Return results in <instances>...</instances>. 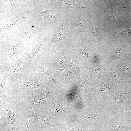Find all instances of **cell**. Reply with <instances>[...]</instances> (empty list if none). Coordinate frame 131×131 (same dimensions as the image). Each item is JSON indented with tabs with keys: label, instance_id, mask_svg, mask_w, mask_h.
Here are the masks:
<instances>
[{
	"label": "cell",
	"instance_id": "20",
	"mask_svg": "<svg viewBox=\"0 0 131 131\" xmlns=\"http://www.w3.org/2000/svg\"><path fill=\"white\" fill-rule=\"evenodd\" d=\"M68 50L66 55L59 59L57 64L59 68V67L60 70L63 72H65L68 67V64L66 58V56Z\"/></svg>",
	"mask_w": 131,
	"mask_h": 131
},
{
	"label": "cell",
	"instance_id": "14",
	"mask_svg": "<svg viewBox=\"0 0 131 131\" xmlns=\"http://www.w3.org/2000/svg\"><path fill=\"white\" fill-rule=\"evenodd\" d=\"M125 123L114 103L110 118L101 131H123Z\"/></svg>",
	"mask_w": 131,
	"mask_h": 131
},
{
	"label": "cell",
	"instance_id": "19",
	"mask_svg": "<svg viewBox=\"0 0 131 131\" xmlns=\"http://www.w3.org/2000/svg\"><path fill=\"white\" fill-rule=\"evenodd\" d=\"M0 130H3L8 124L6 113L3 108L0 106Z\"/></svg>",
	"mask_w": 131,
	"mask_h": 131
},
{
	"label": "cell",
	"instance_id": "23",
	"mask_svg": "<svg viewBox=\"0 0 131 131\" xmlns=\"http://www.w3.org/2000/svg\"><path fill=\"white\" fill-rule=\"evenodd\" d=\"M74 26L75 30L77 32H81L82 29V24L79 19L77 18L75 19Z\"/></svg>",
	"mask_w": 131,
	"mask_h": 131
},
{
	"label": "cell",
	"instance_id": "24",
	"mask_svg": "<svg viewBox=\"0 0 131 131\" xmlns=\"http://www.w3.org/2000/svg\"><path fill=\"white\" fill-rule=\"evenodd\" d=\"M125 55L124 51L122 49H119L117 51L114 55V61L117 59H121Z\"/></svg>",
	"mask_w": 131,
	"mask_h": 131
},
{
	"label": "cell",
	"instance_id": "27",
	"mask_svg": "<svg viewBox=\"0 0 131 131\" xmlns=\"http://www.w3.org/2000/svg\"><path fill=\"white\" fill-rule=\"evenodd\" d=\"M123 71L124 74L126 76H131V72L128 68H124Z\"/></svg>",
	"mask_w": 131,
	"mask_h": 131
},
{
	"label": "cell",
	"instance_id": "18",
	"mask_svg": "<svg viewBox=\"0 0 131 131\" xmlns=\"http://www.w3.org/2000/svg\"><path fill=\"white\" fill-rule=\"evenodd\" d=\"M6 85L5 80L0 79V98L5 102L7 103L9 100L6 96Z\"/></svg>",
	"mask_w": 131,
	"mask_h": 131
},
{
	"label": "cell",
	"instance_id": "10",
	"mask_svg": "<svg viewBox=\"0 0 131 131\" xmlns=\"http://www.w3.org/2000/svg\"><path fill=\"white\" fill-rule=\"evenodd\" d=\"M29 72L30 73V77L27 82L21 85L19 83L14 84L13 86H11L7 92L12 94L16 93L26 94L38 89L49 88L47 86L41 83L38 80L34 69L30 68Z\"/></svg>",
	"mask_w": 131,
	"mask_h": 131
},
{
	"label": "cell",
	"instance_id": "13",
	"mask_svg": "<svg viewBox=\"0 0 131 131\" xmlns=\"http://www.w3.org/2000/svg\"><path fill=\"white\" fill-rule=\"evenodd\" d=\"M69 108L63 106L53 98H50L45 105L39 109L37 113L40 115H51L60 118L67 116L70 111Z\"/></svg>",
	"mask_w": 131,
	"mask_h": 131
},
{
	"label": "cell",
	"instance_id": "25",
	"mask_svg": "<svg viewBox=\"0 0 131 131\" xmlns=\"http://www.w3.org/2000/svg\"><path fill=\"white\" fill-rule=\"evenodd\" d=\"M92 32L95 36L98 38H100L102 36V32L100 29L98 27H92Z\"/></svg>",
	"mask_w": 131,
	"mask_h": 131
},
{
	"label": "cell",
	"instance_id": "2",
	"mask_svg": "<svg viewBox=\"0 0 131 131\" xmlns=\"http://www.w3.org/2000/svg\"><path fill=\"white\" fill-rule=\"evenodd\" d=\"M27 45L24 39L16 35L0 39V62L13 65L24 55Z\"/></svg>",
	"mask_w": 131,
	"mask_h": 131
},
{
	"label": "cell",
	"instance_id": "21",
	"mask_svg": "<svg viewBox=\"0 0 131 131\" xmlns=\"http://www.w3.org/2000/svg\"><path fill=\"white\" fill-rule=\"evenodd\" d=\"M60 129L64 131H84L81 127L71 125H63L61 126Z\"/></svg>",
	"mask_w": 131,
	"mask_h": 131
},
{
	"label": "cell",
	"instance_id": "6",
	"mask_svg": "<svg viewBox=\"0 0 131 131\" xmlns=\"http://www.w3.org/2000/svg\"><path fill=\"white\" fill-rule=\"evenodd\" d=\"M43 29L31 15L28 21L15 35L24 39L27 45L37 44L43 39Z\"/></svg>",
	"mask_w": 131,
	"mask_h": 131
},
{
	"label": "cell",
	"instance_id": "29",
	"mask_svg": "<svg viewBox=\"0 0 131 131\" xmlns=\"http://www.w3.org/2000/svg\"><path fill=\"white\" fill-rule=\"evenodd\" d=\"M61 131H64L63 130H62V129H61Z\"/></svg>",
	"mask_w": 131,
	"mask_h": 131
},
{
	"label": "cell",
	"instance_id": "17",
	"mask_svg": "<svg viewBox=\"0 0 131 131\" xmlns=\"http://www.w3.org/2000/svg\"><path fill=\"white\" fill-rule=\"evenodd\" d=\"M83 47L80 50V56L83 60H92L95 58L96 54L93 50H91L83 44Z\"/></svg>",
	"mask_w": 131,
	"mask_h": 131
},
{
	"label": "cell",
	"instance_id": "4",
	"mask_svg": "<svg viewBox=\"0 0 131 131\" xmlns=\"http://www.w3.org/2000/svg\"><path fill=\"white\" fill-rule=\"evenodd\" d=\"M0 106L5 111L8 124L13 131H14L13 127L14 123L18 125L27 119V115L25 108L18 99L6 103L0 98Z\"/></svg>",
	"mask_w": 131,
	"mask_h": 131
},
{
	"label": "cell",
	"instance_id": "8",
	"mask_svg": "<svg viewBox=\"0 0 131 131\" xmlns=\"http://www.w3.org/2000/svg\"><path fill=\"white\" fill-rule=\"evenodd\" d=\"M21 102L25 108L28 118L27 127H31L43 130L57 128L56 126L51 123L47 117L35 112L29 102Z\"/></svg>",
	"mask_w": 131,
	"mask_h": 131
},
{
	"label": "cell",
	"instance_id": "9",
	"mask_svg": "<svg viewBox=\"0 0 131 131\" xmlns=\"http://www.w3.org/2000/svg\"><path fill=\"white\" fill-rule=\"evenodd\" d=\"M30 68L35 70L36 76L39 82L47 85L51 89L68 87L59 83L50 71L36 62L33 60Z\"/></svg>",
	"mask_w": 131,
	"mask_h": 131
},
{
	"label": "cell",
	"instance_id": "15",
	"mask_svg": "<svg viewBox=\"0 0 131 131\" xmlns=\"http://www.w3.org/2000/svg\"><path fill=\"white\" fill-rule=\"evenodd\" d=\"M51 2L57 3L62 8H67L81 9L85 7L78 3L75 0H51Z\"/></svg>",
	"mask_w": 131,
	"mask_h": 131
},
{
	"label": "cell",
	"instance_id": "5",
	"mask_svg": "<svg viewBox=\"0 0 131 131\" xmlns=\"http://www.w3.org/2000/svg\"><path fill=\"white\" fill-rule=\"evenodd\" d=\"M31 16V13H23L11 19L0 22V39L15 35L28 21Z\"/></svg>",
	"mask_w": 131,
	"mask_h": 131
},
{
	"label": "cell",
	"instance_id": "11",
	"mask_svg": "<svg viewBox=\"0 0 131 131\" xmlns=\"http://www.w3.org/2000/svg\"><path fill=\"white\" fill-rule=\"evenodd\" d=\"M24 56L20 57L13 66L8 76L5 80L6 85V91L8 92L12 85L16 82L25 83L27 82L30 77V73L24 74L22 71V64Z\"/></svg>",
	"mask_w": 131,
	"mask_h": 131
},
{
	"label": "cell",
	"instance_id": "26",
	"mask_svg": "<svg viewBox=\"0 0 131 131\" xmlns=\"http://www.w3.org/2000/svg\"><path fill=\"white\" fill-rule=\"evenodd\" d=\"M44 130L31 127H26L25 131H43Z\"/></svg>",
	"mask_w": 131,
	"mask_h": 131
},
{
	"label": "cell",
	"instance_id": "22",
	"mask_svg": "<svg viewBox=\"0 0 131 131\" xmlns=\"http://www.w3.org/2000/svg\"><path fill=\"white\" fill-rule=\"evenodd\" d=\"M72 58V62L71 66L68 70L66 76L67 77H68L70 75L75 73H77V71L76 67H75L73 59Z\"/></svg>",
	"mask_w": 131,
	"mask_h": 131
},
{
	"label": "cell",
	"instance_id": "12",
	"mask_svg": "<svg viewBox=\"0 0 131 131\" xmlns=\"http://www.w3.org/2000/svg\"><path fill=\"white\" fill-rule=\"evenodd\" d=\"M45 37L37 44L28 45L25 49L22 61V71L26 74L29 73V70L33 61L36 57L41 52L42 45L48 38Z\"/></svg>",
	"mask_w": 131,
	"mask_h": 131
},
{
	"label": "cell",
	"instance_id": "1",
	"mask_svg": "<svg viewBox=\"0 0 131 131\" xmlns=\"http://www.w3.org/2000/svg\"><path fill=\"white\" fill-rule=\"evenodd\" d=\"M114 103L100 98L91 104L82 117L84 131H101L109 120Z\"/></svg>",
	"mask_w": 131,
	"mask_h": 131
},
{
	"label": "cell",
	"instance_id": "28",
	"mask_svg": "<svg viewBox=\"0 0 131 131\" xmlns=\"http://www.w3.org/2000/svg\"><path fill=\"white\" fill-rule=\"evenodd\" d=\"M7 130L8 129L4 128L2 130V131H8Z\"/></svg>",
	"mask_w": 131,
	"mask_h": 131
},
{
	"label": "cell",
	"instance_id": "7",
	"mask_svg": "<svg viewBox=\"0 0 131 131\" xmlns=\"http://www.w3.org/2000/svg\"><path fill=\"white\" fill-rule=\"evenodd\" d=\"M52 95L49 88L38 89L27 93H20L18 98L21 101L29 102L34 111L37 113L40 107L44 106L46 99Z\"/></svg>",
	"mask_w": 131,
	"mask_h": 131
},
{
	"label": "cell",
	"instance_id": "16",
	"mask_svg": "<svg viewBox=\"0 0 131 131\" xmlns=\"http://www.w3.org/2000/svg\"><path fill=\"white\" fill-rule=\"evenodd\" d=\"M13 66L7 62H0V79H6Z\"/></svg>",
	"mask_w": 131,
	"mask_h": 131
},
{
	"label": "cell",
	"instance_id": "3",
	"mask_svg": "<svg viewBox=\"0 0 131 131\" xmlns=\"http://www.w3.org/2000/svg\"><path fill=\"white\" fill-rule=\"evenodd\" d=\"M36 1L0 0V21L11 19L20 13H31Z\"/></svg>",
	"mask_w": 131,
	"mask_h": 131
}]
</instances>
